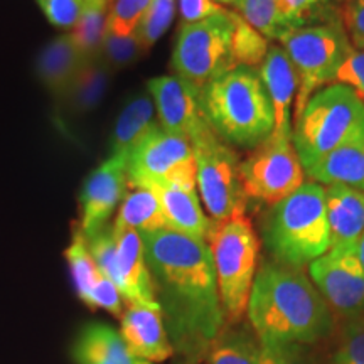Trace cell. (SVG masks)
<instances>
[{"label":"cell","instance_id":"6da1fadb","mask_svg":"<svg viewBox=\"0 0 364 364\" xmlns=\"http://www.w3.org/2000/svg\"><path fill=\"white\" fill-rule=\"evenodd\" d=\"M140 236L174 353L199 363L226 324L208 241L174 230Z\"/></svg>","mask_w":364,"mask_h":364},{"label":"cell","instance_id":"7a4b0ae2","mask_svg":"<svg viewBox=\"0 0 364 364\" xmlns=\"http://www.w3.org/2000/svg\"><path fill=\"white\" fill-rule=\"evenodd\" d=\"M248 321L258 338L316 344L331 334L334 316L304 268L265 262L255 275Z\"/></svg>","mask_w":364,"mask_h":364},{"label":"cell","instance_id":"3957f363","mask_svg":"<svg viewBox=\"0 0 364 364\" xmlns=\"http://www.w3.org/2000/svg\"><path fill=\"white\" fill-rule=\"evenodd\" d=\"M204 120L231 147L257 149L273 132V110L260 75L238 66L201 91Z\"/></svg>","mask_w":364,"mask_h":364},{"label":"cell","instance_id":"277c9868","mask_svg":"<svg viewBox=\"0 0 364 364\" xmlns=\"http://www.w3.org/2000/svg\"><path fill=\"white\" fill-rule=\"evenodd\" d=\"M265 245L275 262L304 268L331 250L326 189L318 182H304L275 204L265 228Z\"/></svg>","mask_w":364,"mask_h":364},{"label":"cell","instance_id":"5b68a950","mask_svg":"<svg viewBox=\"0 0 364 364\" xmlns=\"http://www.w3.org/2000/svg\"><path fill=\"white\" fill-rule=\"evenodd\" d=\"M292 140L304 171L332 150L364 140V102L346 85L324 86L295 118Z\"/></svg>","mask_w":364,"mask_h":364},{"label":"cell","instance_id":"8992f818","mask_svg":"<svg viewBox=\"0 0 364 364\" xmlns=\"http://www.w3.org/2000/svg\"><path fill=\"white\" fill-rule=\"evenodd\" d=\"M208 245L215 263L225 322L236 324L248 311L257 275L260 245L252 221L245 213L225 221H213Z\"/></svg>","mask_w":364,"mask_h":364},{"label":"cell","instance_id":"52a82bcc","mask_svg":"<svg viewBox=\"0 0 364 364\" xmlns=\"http://www.w3.org/2000/svg\"><path fill=\"white\" fill-rule=\"evenodd\" d=\"M280 43L299 80L295 95L297 118L316 91L334 83L336 75L351 53L353 44L339 17L322 24L290 31Z\"/></svg>","mask_w":364,"mask_h":364},{"label":"cell","instance_id":"ba28073f","mask_svg":"<svg viewBox=\"0 0 364 364\" xmlns=\"http://www.w3.org/2000/svg\"><path fill=\"white\" fill-rule=\"evenodd\" d=\"M233 31V12L226 9L196 24H182L172 51L176 75L203 91L211 81L235 70Z\"/></svg>","mask_w":364,"mask_h":364},{"label":"cell","instance_id":"9c48e42d","mask_svg":"<svg viewBox=\"0 0 364 364\" xmlns=\"http://www.w3.org/2000/svg\"><path fill=\"white\" fill-rule=\"evenodd\" d=\"M189 142L196 159V184L213 220L243 215L247 198L241 186V162L233 147L223 142L208 122L194 132Z\"/></svg>","mask_w":364,"mask_h":364},{"label":"cell","instance_id":"30bf717a","mask_svg":"<svg viewBox=\"0 0 364 364\" xmlns=\"http://www.w3.org/2000/svg\"><path fill=\"white\" fill-rule=\"evenodd\" d=\"M85 238L98 268L115 284L127 302L157 304L139 231L107 225Z\"/></svg>","mask_w":364,"mask_h":364},{"label":"cell","instance_id":"8fae6325","mask_svg":"<svg viewBox=\"0 0 364 364\" xmlns=\"http://www.w3.org/2000/svg\"><path fill=\"white\" fill-rule=\"evenodd\" d=\"M241 186L247 199L275 206L306 182L292 139H272L253 149L240 164Z\"/></svg>","mask_w":364,"mask_h":364},{"label":"cell","instance_id":"7c38bea8","mask_svg":"<svg viewBox=\"0 0 364 364\" xmlns=\"http://www.w3.org/2000/svg\"><path fill=\"white\" fill-rule=\"evenodd\" d=\"M127 181L129 188L167 184L196 188V159L191 142L159 125L127 157Z\"/></svg>","mask_w":364,"mask_h":364},{"label":"cell","instance_id":"4fadbf2b","mask_svg":"<svg viewBox=\"0 0 364 364\" xmlns=\"http://www.w3.org/2000/svg\"><path fill=\"white\" fill-rule=\"evenodd\" d=\"M309 273L331 311L351 321L364 316V270L354 248H331L311 263Z\"/></svg>","mask_w":364,"mask_h":364},{"label":"cell","instance_id":"5bb4252c","mask_svg":"<svg viewBox=\"0 0 364 364\" xmlns=\"http://www.w3.org/2000/svg\"><path fill=\"white\" fill-rule=\"evenodd\" d=\"M127 191L129 181L124 159L110 157L91 172L80 194L81 233L91 236L107 226L108 218L120 201H124Z\"/></svg>","mask_w":364,"mask_h":364},{"label":"cell","instance_id":"9a60e30c","mask_svg":"<svg viewBox=\"0 0 364 364\" xmlns=\"http://www.w3.org/2000/svg\"><path fill=\"white\" fill-rule=\"evenodd\" d=\"M159 115V125L172 135L189 140L204 122L201 91L179 76H159L147 83Z\"/></svg>","mask_w":364,"mask_h":364},{"label":"cell","instance_id":"2e32d148","mask_svg":"<svg viewBox=\"0 0 364 364\" xmlns=\"http://www.w3.org/2000/svg\"><path fill=\"white\" fill-rule=\"evenodd\" d=\"M66 260L76 294L86 306L91 309H105L115 317L124 316L122 294L98 268L81 230L73 235L71 245L66 250Z\"/></svg>","mask_w":364,"mask_h":364},{"label":"cell","instance_id":"e0dca14e","mask_svg":"<svg viewBox=\"0 0 364 364\" xmlns=\"http://www.w3.org/2000/svg\"><path fill=\"white\" fill-rule=\"evenodd\" d=\"M120 334L129 351L142 361L164 363L174 354L159 304H129Z\"/></svg>","mask_w":364,"mask_h":364},{"label":"cell","instance_id":"ac0fdd59","mask_svg":"<svg viewBox=\"0 0 364 364\" xmlns=\"http://www.w3.org/2000/svg\"><path fill=\"white\" fill-rule=\"evenodd\" d=\"M258 75L265 86L273 110V132L270 136L272 139H292L290 118H292V105L297 95L299 80L282 46L270 44Z\"/></svg>","mask_w":364,"mask_h":364},{"label":"cell","instance_id":"d6986e66","mask_svg":"<svg viewBox=\"0 0 364 364\" xmlns=\"http://www.w3.org/2000/svg\"><path fill=\"white\" fill-rule=\"evenodd\" d=\"M331 248H354L364 235V191L329 186L326 189Z\"/></svg>","mask_w":364,"mask_h":364},{"label":"cell","instance_id":"ffe728a7","mask_svg":"<svg viewBox=\"0 0 364 364\" xmlns=\"http://www.w3.org/2000/svg\"><path fill=\"white\" fill-rule=\"evenodd\" d=\"M149 189H152L157 194L169 230L208 241L213 221L204 215L196 188L167 184L154 186Z\"/></svg>","mask_w":364,"mask_h":364},{"label":"cell","instance_id":"44dd1931","mask_svg":"<svg viewBox=\"0 0 364 364\" xmlns=\"http://www.w3.org/2000/svg\"><path fill=\"white\" fill-rule=\"evenodd\" d=\"M73 359L76 364H147L129 351L120 332L102 322H91L80 331Z\"/></svg>","mask_w":364,"mask_h":364},{"label":"cell","instance_id":"7402d4cb","mask_svg":"<svg viewBox=\"0 0 364 364\" xmlns=\"http://www.w3.org/2000/svg\"><path fill=\"white\" fill-rule=\"evenodd\" d=\"M86 59L73 43L71 34L59 36L41 51L38 75L43 85L56 97H65Z\"/></svg>","mask_w":364,"mask_h":364},{"label":"cell","instance_id":"603a6c76","mask_svg":"<svg viewBox=\"0 0 364 364\" xmlns=\"http://www.w3.org/2000/svg\"><path fill=\"white\" fill-rule=\"evenodd\" d=\"M306 172L318 184L346 186L364 191V140L332 150L321 161L307 167Z\"/></svg>","mask_w":364,"mask_h":364},{"label":"cell","instance_id":"cb8c5ba5","mask_svg":"<svg viewBox=\"0 0 364 364\" xmlns=\"http://www.w3.org/2000/svg\"><path fill=\"white\" fill-rule=\"evenodd\" d=\"M156 105L149 95H136L125 105L117 118L112 135V157H127L159 124L154 120Z\"/></svg>","mask_w":364,"mask_h":364},{"label":"cell","instance_id":"d4e9b609","mask_svg":"<svg viewBox=\"0 0 364 364\" xmlns=\"http://www.w3.org/2000/svg\"><path fill=\"white\" fill-rule=\"evenodd\" d=\"M113 226L132 228L142 233L169 230L157 194L149 188H129Z\"/></svg>","mask_w":364,"mask_h":364},{"label":"cell","instance_id":"484cf974","mask_svg":"<svg viewBox=\"0 0 364 364\" xmlns=\"http://www.w3.org/2000/svg\"><path fill=\"white\" fill-rule=\"evenodd\" d=\"M260 338L243 322L225 324L208 351V364H258Z\"/></svg>","mask_w":364,"mask_h":364},{"label":"cell","instance_id":"4316f807","mask_svg":"<svg viewBox=\"0 0 364 364\" xmlns=\"http://www.w3.org/2000/svg\"><path fill=\"white\" fill-rule=\"evenodd\" d=\"M108 9L110 0H83V9L71 38L85 59L100 56V48L107 33Z\"/></svg>","mask_w":364,"mask_h":364},{"label":"cell","instance_id":"83f0119b","mask_svg":"<svg viewBox=\"0 0 364 364\" xmlns=\"http://www.w3.org/2000/svg\"><path fill=\"white\" fill-rule=\"evenodd\" d=\"M233 7L268 41H280L290 33L280 0H236Z\"/></svg>","mask_w":364,"mask_h":364},{"label":"cell","instance_id":"f1b7e54d","mask_svg":"<svg viewBox=\"0 0 364 364\" xmlns=\"http://www.w3.org/2000/svg\"><path fill=\"white\" fill-rule=\"evenodd\" d=\"M233 22L235 31L231 49H233L235 68L245 66L252 68V70H260L268 49H270V41L250 26L238 12H233Z\"/></svg>","mask_w":364,"mask_h":364},{"label":"cell","instance_id":"f546056e","mask_svg":"<svg viewBox=\"0 0 364 364\" xmlns=\"http://www.w3.org/2000/svg\"><path fill=\"white\" fill-rule=\"evenodd\" d=\"M105 88H107V65H102L98 56L86 59L68 91V97L71 98L76 110H90L102 97Z\"/></svg>","mask_w":364,"mask_h":364},{"label":"cell","instance_id":"4dcf8cb0","mask_svg":"<svg viewBox=\"0 0 364 364\" xmlns=\"http://www.w3.org/2000/svg\"><path fill=\"white\" fill-rule=\"evenodd\" d=\"M280 4L290 31L339 17V11L332 6V0H280Z\"/></svg>","mask_w":364,"mask_h":364},{"label":"cell","instance_id":"1f68e13d","mask_svg":"<svg viewBox=\"0 0 364 364\" xmlns=\"http://www.w3.org/2000/svg\"><path fill=\"white\" fill-rule=\"evenodd\" d=\"M177 0H150L147 11L135 31V39L149 51L159 39L166 34L174 21Z\"/></svg>","mask_w":364,"mask_h":364},{"label":"cell","instance_id":"d6a6232c","mask_svg":"<svg viewBox=\"0 0 364 364\" xmlns=\"http://www.w3.org/2000/svg\"><path fill=\"white\" fill-rule=\"evenodd\" d=\"M150 0H110L107 31L118 36H135Z\"/></svg>","mask_w":364,"mask_h":364},{"label":"cell","instance_id":"836d02e7","mask_svg":"<svg viewBox=\"0 0 364 364\" xmlns=\"http://www.w3.org/2000/svg\"><path fill=\"white\" fill-rule=\"evenodd\" d=\"M258 364H316L309 344L260 338Z\"/></svg>","mask_w":364,"mask_h":364},{"label":"cell","instance_id":"e575fe53","mask_svg":"<svg viewBox=\"0 0 364 364\" xmlns=\"http://www.w3.org/2000/svg\"><path fill=\"white\" fill-rule=\"evenodd\" d=\"M145 51L135 36H118L113 34L110 31L105 33L102 48H100V58H103V63L107 66L122 68L127 65H132L136 59L142 56Z\"/></svg>","mask_w":364,"mask_h":364},{"label":"cell","instance_id":"d590c367","mask_svg":"<svg viewBox=\"0 0 364 364\" xmlns=\"http://www.w3.org/2000/svg\"><path fill=\"white\" fill-rule=\"evenodd\" d=\"M331 364H364V316L346 327Z\"/></svg>","mask_w":364,"mask_h":364},{"label":"cell","instance_id":"8d00e7d4","mask_svg":"<svg viewBox=\"0 0 364 364\" xmlns=\"http://www.w3.org/2000/svg\"><path fill=\"white\" fill-rule=\"evenodd\" d=\"M338 11L351 44L364 49V0H341Z\"/></svg>","mask_w":364,"mask_h":364},{"label":"cell","instance_id":"74e56055","mask_svg":"<svg viewBox=\"0 0 364 364\" xmlns=\"http://www.w3.org/2000/svg\"><path fill=\"white\" fill-rule=\"evenodd\" d=\"M334 83L349 86L364 102V49H351L341 65Z\"/></svg>","mask_w":364,"mask_h":364},{"label":"cell","instance_id":"f35d334b","mask_svg":"<svg viewBox=\"0 0 364 364\" xmlns=\"http://www.w3.org/2000/svg\"><path fill=\"white\" fill-rule=\"evenodd\" d=\"M51 24L58 27H75L80 19L83 0H38Z\"/></svg>","mask_w":364,"mask_h":364},{"label":"cell","instance_id":"ab89813d","mask_svg":"<svg viewBox=\"0 0 364 364\" xmlns=\"http://www.w3.org/2000/svg\"><path fill=\"white\" fill-rule=\"evenodd\" d=\"M182 24H196L225 11L215 0H177Z\"/></svg>","mask_w":364,"mask_h":364},{"label":"cell","instance_id":"60d3db41","mask_svg":"<svg viewBox=\"0 0 364 364\" xmlns=\"http://www.w3.org/2000/svg\"><path fill=\"white\" fill-rule=\"evenodd\" d=\"M354 253H356V258H358L359 265H361L363 270H364V235L361 236V240L358 241L356 247H354Z\"/></svg>","mask_w":364,"mask_h":364},{"label":"cell","instance_id":"b9f144b4","mask_svg":"<svg viewBox=\"0 0 364 364\" xmlns=\"http://www.w3.org/2000/svg\"><path fill=\"white\" fill-rule=\"evenodd\" d=\"M218 4H228V6H235L236 0H215Z\"/></svg>","mask_w":364,"mask_h":364},{"label":"cell","instance_id":"7bdbcfd3","mask_svg":"<svg viewBox=\"0 0 364 364\" xmlns=\"http://www.w3.org/2000/svg\"><path fill=\"white\" fill-rule=\"evenodd\" d=\"M147 364H152V363H147Z\"/></svg>","mask_w":364,"mask_h":364}]
</instances>
